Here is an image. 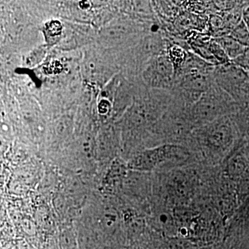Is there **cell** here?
I'll list each match as a JSON object with an SVG mask.
<instances>
[{"label": "cell", "mask_w": 249, "mask_h": 249, "mask_svg": "<svg viewBox=\"0 0 249 249\" xmlns=\"http://www.w3.org/2000/svg\"><path fill=\"white\" fill-rule=\"evenodd\" d=\"M232 116H224L193 129L186 147L201 163H223L242 140Z\"/></svg>", "instance_id": "1"}, {"label": "cell", "mask_w": 249, "mask_h": 249, "mask_svg": "<svg viewBox=\"0 0 249 249\" xmlns=\"http://www.w3.org/2000/svg\"><path fill=\"white\" fill-rule=\"evenodd\" d=\"M241 107L215 83L197 101L187 109L188 119L194 128L237 114Z\"/></svg>", "instance_id": "2"}, {"label": "cell", "mask_w": 249, "mask_h": 249, "mask_svg": "<svg viewBox=\"0 0 249 249\" xmlns=\"http://www.w3.org/2000/svg\"><path fill=\"white\" fill-rule=\"evenodd\" d=\"M198 162L196 154L188 147L177 144H163L142 152L132 160L131 166L134 169L146 171L157 168L171 170Z\"/></svg>", "instance_id": "3"}, {"label": "cell", "mask_w": 249, "mask_h": 249, "mask_svg": "<svg viewBox=\"0 0 249 249\" xmlns=\"http://www.w3.org/2000/svg\"><path fill=\"white\" fill-rule=\"evenodd\" d=\"M213 71L191 72L177 77L170 91L175 102L184 107H191L214 85Z\"/></svg>", "instance_id": "4"}, {"label": "cell", "mask_w": 249, "mask_h": 249, "mask_svg": "<svg viewBox=\"0 0 249 249\" xmlns=\"http://www.w3.org/2000/svg\"><path fill=\"white\" fill-rule=\"evenodd\" d=\"M214 83L227 92L241 107L248 106L247 85L249 74L232 63L214 67Z\"/></svg>", "instance_id": "5"}, {"label": "cell", "mask_w": 249, "mask_h": 249, "mask_svg": "<svg viewBox=\"0 0 249 249\" xmlns=\"http://www.w3.org/2000/svg\"><path fill=\"white\" fill-rule=\"evenodd\" d=\"M145 78L153 88L171 91L175 80V71L167 52L160 54L147 69Z\"/></svg>", "instance_id": "6"}, {"label": "cell", "mask_w": 249, "mask_h": 249, "mask_svg": "<svg viewBox=\"0 0 249 249\" xmlns=\"http://www.w3.org/2000/svg\"><path fill=\"white\" fill-rule=\"evenodd\" d=\"M213 38L222 47L231 61L238 57L245 50V47L232 38L230 35L222 36Z\"/></svg>", "instance_id": "7"}, {"label": "cell", "mask_w": 249, "mask_h": 249, "mask_svg": "<svg viewBox=\"0 0 249 249\" xmlns=\"http://www.w3.org/2000/svg\"><path fill=\"white\" fill-rule=\"evenodd\" d=\"M188 49L181 47L178 44L169 42L167 45V54L175 68V73L180 70L186 61L188 53Z\"/></svg>", "instance_id": "8"}, {"label": "cell", "mask_w": 249, "mask_h": 249, "mask_svg": "<svg viewBox=\"0 0 249 249\" xmlns=\"http://www.w3.org/2000/svg\"><path fill=\"white\" fill-rule=\"evenodd\" d=\"M242 138L249 134V106L241 108L232 116Z\"/></svg>", "instance_id": "9"}, {"label": "cell", "mask_w": 249, "mask_h": 249, "mask_svg": "<svg viewBox=\"0 0 249 249\" xmlns=\"http://www.w3.org/2000/svg\"><path fill=\"white\" fill-rule=\"evenodd\" d=\"M229 35L244 47H249V29L243 20L232 29Z\"/></svg>", "instance_id": "10"}, {"label": "cell", "mask_w": 249, "mask_h": 249, "mask_svg": "<svg viewBox=\"0 0 249 249\" xmlns=\"http://www.w3.org/2000/svg\"><path fill=\"white\" fill-rule=\"evenodd\" d=\"M231 62L249 74V47H245L244 52Z\"/></svg>", "instance_id": "11"}, {"label": "cell", "mask_w": 249, "mask_h": 249, "mask_svg": "<svg viewBox=\"0 0 249 249\" xmlns=\"http://www.w3.org/2000/svg\"><path fill=\"white\" fill-rule=\"evenodd\" d=\"M44 71L47 74H58L62 71V65L60 62L54 60L44 67Z\"/></svg>", "instance_id": "12"}, {"label": "cell", "mask_w": 249, "mask_h": 249, "mask_svg": "<svg viewBox=\"0 0 249 249\" xmlns=\"http://www.w3.org/2000/svg\"><path fill=\"white\" fill-rule=\"evenodd\" d=\"M61 23L58 20H52L47 24V29L52 36H58L62 31Z\"/></svg>", "instance_id": "13"}, {"label": "cell", "mask_w": 249, "mask_h": 249, "mask_svg": "<svg viewBox=\"0 0 249 249\" xmlns=\"http://www.w3.org/2000/svg\"><path fill=\"white\" fill-rule=\"evenodd\" d=\"M109 107H110L109 103L106 100H103L98 105V111L101 114H106L109 111Z\"/></svg>", "instance_id": "14"}, {"label": "cell", "mask_w": 249, "mask_h": 249, "mask_svg": "<svg viewBox=\"0 0 249 249\" xmlns=\"http://www.w3.org/2000/svg\"><path fill=\"white\" fill-rule=\"evenodd\" d=\"M242 20L249 29V1H246L243 13H242Z\"/></svg>", "instance_id": "15"}, {"label": "cell", "mask_w": 249, "mask_h": 249, "mask_svg": "<svg viewBox=\"0 0 249 249\" xmlns=\"http://www.w3.org/2000/svg\"><path fill=\"white\" fill-rule=\"evenodd\" d=\"M243 139L246 149H247V151H248L249 153V134H247V136H245Z\"/></svg>", "instance_id": "16"}, {"label": "cell", "mask_w": 249, "mask_h": 249, "mask_svg": "<svg viewBox=\"0 0 249 249\" xmlns=\"http://www.w3.org/2000/svg\"><path fill=\"white\" fill-rule=\"evenodd\" d=\"M80 7L82 9H88L89 7L90 4L88 1H80Z\"/></svg>", "instance_id": "17"}]
</instances>
